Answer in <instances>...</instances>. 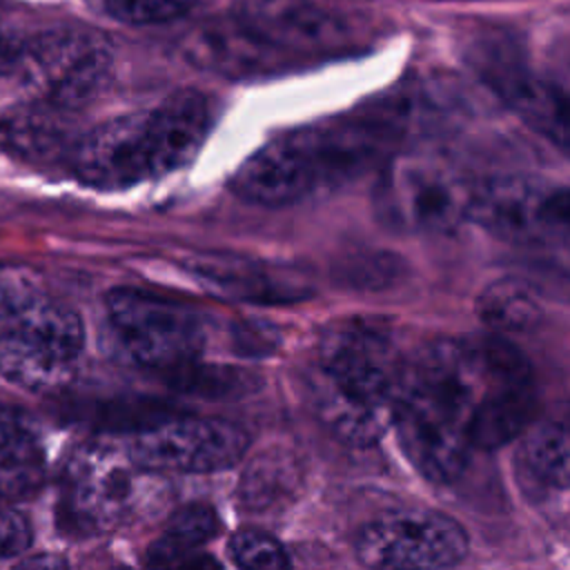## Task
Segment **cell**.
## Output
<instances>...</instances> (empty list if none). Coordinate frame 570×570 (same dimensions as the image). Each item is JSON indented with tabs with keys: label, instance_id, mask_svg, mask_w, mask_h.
Returning a JSON list of instances; mask_svg holds the SVG:
<instances>
[{
	"label": "cell",
	"instance_id": "1",
	"mask_svg": "<svg viewBox=\"0 0 570 570\" xmlns=\"http://www.w3.org/2000/svg\"><path fill=\"white\" fill-rule=\"evenodd\" d=\"M485 387L479 341L441 338L405 363L392 428L403 454L425 479L448 483L465 468Z\"/></svg>",
	"mask_w": 570,
	"mask_h": 570
},
{
	"label": "cell",
	"instance_id": "2",
	"mask_svg": "<svg viewBox=\"0 0 570 570\" xmlns=\"http://www.w3.org/2000/svg\"><path fill=\"white\" fill-rule=\"evenodd\" d=\"M405 358L392 327L374 318L330 323L307 390L321 423L352 445H370L392 425Z\"/></svg>",
	"mask_w": 570,
	"mask_h": 570
},
{
	"label": "cell",
	"instance_id": "3",
	"mask_svg": "<svg viewBox=\"0 0 570 570\" xmlns=\"http://www.w3.org/2000/svg\"><path fill=\"white\" fill-rule=\"evenodd\" d=\"M212 122L209 98L180 89L147 111L111 118L80 136L71 165L89 187L125 189L191 163Z\"/></svg>",
	"mask_w": 570,
	"mask_h": 570
},
{
	"label": "cell",
	"instance_id": "4",
	"mask_svg": "<svg viewBox=\"0 0 570 570\" xmlns=\"http://www.w3.org/2000/svg\"><path fill=\"white\" fill-rule=\"evenodd\" d=\"M390 140V125L376 120L303 127L252 154L234 174L232 189L254 205H292L361 174L385 154Z\"/></svg>",
	"mask_w": 570,
	"mask_h": 570
},
{
	"label": "cell",
	"instance_id": "5",
	"mask_svg": "<svg viewBox=\"0 0 570 570\" xmlns=\"http://www.w3.org/2000/svg\"><path fill=\"white\" fill-rule=\"evenodd\" d=\"M156 476L129 454L125 441L94 439L80 443L62 472L65 525L80 534L120 528L158 501Z\"/></svg>",
	"mask_w": 570,
	"mask_h": 570
},
{
	"label": "cell",
	"instance_id": "6",
	"mask_svg": "<svg viewBox=\"0 0 570 570\" xmlns=\"http://www.w3.org/2000/svg\"><path fill=\"white\" fill-rule=\"evenodd\" d=\"M85 345L80 316L36 294L0 318V374L29 392L67 387Z\"/></svg>",
	"mask_w": 570,
	"mask_h": 570
},
{
	"label": "cell",
	"instance_id": "7",
	"mask_svg": "<svg viewBox=\"0 0 570 570\" xmlns=\"http://www.w3.org/2000/svg\"><path fill=\"white\" fill-rule=\"evenodd\" d=\"M114 49L105 33L89 27L47 29L18 47L11 69L31 98L76 111L107 85Z\"/></svg>",
	"mask_w": 570,
	"mask_h": 570
},
{
	"label": "cell",
	"instance_id": "8",
	"mask_svg": "<svg viewBox=\"0 0 570 570\" xmlns=\"http://www.w3.org/2000/svg\"><path fill=\"white\" fill-rule=\"evenodd\" d=\"M107 321L120 352L140 367L174 372L207 343L205 318L178 301L120 287L107 296Z\"/></svg>",
	"mask_w": 570,
	"mask_h": 570
},
{
	"label": "cell",
	"instance_id": "9",
	"mask_svg": "<svg viewBox=\"0 0 570 570\" xmlns=\"http://www.w3.org/2000/svg\"><path fill=\"white\" fill-rule=\"evenodd\" d=\"M129 454L156 474H205L243 459L249 436L236 423L209 416H158L125 439Z\"/></svg>",
	"mask_w": 570,
	"mask_h": 570
},
{
	"label": "cell",
	"instance_id": "10",
	"mask_svg": "<svg viewBox=\"0 0 570 570\" xmlns=\"http://www.w3.org/2000/svg\"><path fill=\"white\" fill-rule=\"evenodd\" d=\"M474 183L452 165L428 158H399L379 187V209L410 232H450L470 218Z\"/></svg>",
	"mask_w": 570,
	"mask_h": 570
},
{
	"label": "cell",
	"instance_id": "11",
	"mask_svg": "<svg viewBox=\"0 0 570 570\" xmlns=\"http://www.w3.org/2000/svg\"><path fill=\"white\" fill-rule=\"evenodd\" d=\"M470 65L532 129L570 154V87L537 76L505 36L472 42Z\"/></svg>",
	"mask_w": 570,
	"mask_h": 570
},
{
	"label": "cell",
	"instance_id": "12",
	"mask_svg": "<svg viewBox=\"0 0 570 570\" xmlns=\"http://www.w3.org/2000/svg\"><path fill=\"white\" fill-rule=\"evenodd\" d=\"M465 554V530L452 517L432 510L376 519L356 539V557L367 568L436 570L456 566Z\"/></svg>",
	"mask_w": 570,
	"mask_h": 570
},
{
	"label": "cell",
	"instance_id": "13",
	"mask_svg": "<svg viewBox=\"0 0 570 570\" xmlns=\"http://www.w3.org/2000/svg\"><path fill=\"white\" fill-rule=\"evenodd\" d=\"M203 287L245 303L285 305L309 296V283L287 267L272 263L232 256V254H203L187 263Z\"/></svg>",
	"mask_w": 570,
	"mask_h": 570
},
{
	"label": "cell",
	"instance_id": "14",
	"mask_svg": "<svg viewBox=\"0 0 570 570\" xmlns=\"http://www.w3.org/2000/svg\"><path fill=\"white\" fill-rule=\"evenodd\" d=\"M183 51L200 69L234 78L276 71L287 56L240 16L198 24L183 40Z\"/></svg>",
	"mask_w": 570,
	"mask_h": 570
},
{
	"label": "cell",
	"instance_id": "15",
	"mask_svg": "<svg viewBox=\"0 0 570 570\" xmlns=\"http://www.w3.org/2000/svg\"><path fill=\"white\" fill-rule=\"evenodd\" d=\"M238 16L285 53L341 47L345 24L312 0H240Z\"/></svg>",
	"mask_w": 570,
	"mask_h": 570
},
{
	"label": "cell",
	"instance_id": "16",
	"mask_svg": "<svg viewBox=\"0 0 570 570\" xmlns=\"http://www.w3.org/2000/svg\"><path fill=\"white\" fill-rule=\"evenodd\" d=\"M80 138L73 136L71 111L29 98L0 111V151L24 163L71 160Z\"/></svg>",
	"mask_w": 570,
	"mask_h": 570
},
{
	"label": "cell",
	"instance_id": "17",
	"mask_svg": "<svg viewBox=\"0 0 570 570\" xmlns=\"http://www.w3.org/2000/svg\"><path fill=\"white\" fill-rule=\"evenodd\" d=\"M546 187L519 176H497L474 183L470 218L508 240H537L543 236L541 200Z\"/></svg>",
	"mask_w": 570,
	"mask_h": 570
},
{
	"label": "cell",
	"instance_id": "18",
	"mask_svg": "<svg viewBox=\"0 0 570 570\" xmlns=\"http://www.w3.org/2000/svg\"><path fill=\"white\" fill-rule=\"evenodd\" d=\"M517 470L532 490H570V414L539 423L523 434Z\"/></svg>",
	"mask_w": 570,
	"mask_h": 570
},
{
	"label": "cell",
	"instance_id": "19",
	"mask_svg": "<svg viewBox=\"0 0 570 570\" xmlns=\"http://www.w3.org/2000/svg\"><path fill=\"white\" fill-rule=\"evenodd\" d=\"M301 463L285 448H269L256 454L245 468L238 485V501L249 512L283 508L301 485Z\"/></svg>",
	"mask_w": 570,
	"mask_h": 570
},
{
	"label": "cell",
	"instance_id": "20",
	"mask_svg": "<svg viewBox=\"0 0 570 570\" xmlns=\"http://www.w3.org/2000/svg\"><path fill=\"white\" fill-rule=\"evenodd\" d=\"M42 468L38 432L29 416L0 405V492L13 494L29 490Z\"/></svg>",
	"mask_w": 570,
	"mask_h": 570
},
{
	"label": "cell",
	"instance_id": "21",
	"mask_svg": "<svg viewBox=\"0 0 570 570\" xmlns=\"http://www.w3.org/2000/svg\"><path fill=\"white\" fill-rule=\"evenodd\" d=\"M476 314L494 334H517L541 318V303L528 283L501 278L479 294Z\"/></svg>",
	"mask_w": 570,
	"mask_h": 570
},
{
	"label": "cell",
	"instance_id": "22",
	"mask_svg": "<svg viewBox=\"0 0 570 570\" xmlns=\"http://www.w3.org/2000/svg\"><path fill=\"white\" fill-rule=\"evenodd\" d=\"M218 532V517L209 505L194 503L174 512L163 534L151 543L147 561L154 566H169L185 559L189 552L205 546Z\"/></svg>",
	"mask_w": 570,
	"mask_h": 570
},
{
	"label": "cell",
	"instance_id": "23",
	"mask_svg": "<svg viewBox=\"0 0 570 570\" xmlns=\"http://www.w3.org/2000/svg\"><path fill=\"white\" fill-rule=\"evenodd\" d=\"M229 557L240 568L278 570L289 563L285 548L258 528H240L229 539Z\"/></svg>",
	"mask_w": 570,
	"mask_h": 570
},
{
	"label": "cell",
	"instance_id": "24",
	"mask_svg": "<svg viewBox=\"0 0 570 570\" xmlns=\"http://www.w3.org/2000/svg\"><path fill=\"white\" fill-rule=\"evenodd\" d=\"M198 0H105L107 13L127 24H163L187 16Z\"/></svg>",
	"mask_w": 570,
	"mask_h": 570
},
{
	"label": "cell",
	"instance_id": "25",
	"mask_svg": "<svg viewBox=\"0 0 570 570\" xmlns=\"http://www.w3.org/2000/svg\"><path fill=\"white\" fill-rule=\"evenodd\" d=\"M180 374V387L189 394H203V396H225V394H238L245 390L247 372L227 370V367H194V363H187L178 370Z\"/></svg>",
	"mask_w": 570,
	"mask_h": 570
},
{
	"label": "cell",
	"instance_id": "26",
	"mask_svg": "<svg viewBox=\"0 0 570 570\" xmlns=\"http://www.w3.org/2000/svg\"><path fill=\"white\" fill-rule=\"evenodd\" d=\"M543 236H559L570 240V187L546 189L541 200Z\"/></svg>",
	"mask_w": 570,
	"mask_h": 570
},
{
	"label": "cell",
	"instance_id": "27",
	"mask_svg": "<svg viewBox=\"0 0 570 570\" xmlns=\"http://www.w3.org/2000/svg\"><path fill=\"white\" fill-rule=\"evenodd\" d=\"M40 292L42 289L29 272L0 265V318Z\"/></svg>",
	"mask_w": 570,
	"mask_h": 570
},
{
	"label": "cell",
	"instance_id": "28",
	"mask_svg": "<svg viewBox=\"0 0 570 570\" xmlns=\"http://www.w3.org/2000/svg\"><path fill=\"white\" fill-rule=\"evenodd\" d=\"M31 543L27 519L9 508H0V561L20 554Z\"/></svg>",
	"mask_w": 570,
	"mask_h": 570
},
{
	"label": "cell",
	"instance_id": "29",
	"mask_svg": "<svg viewBox=\"0 0 570 570\" xmlns=\"http://www.w3.org/2000/svg\"><path fill=\"white\" fill-rule=\"evenodd\" d=\"M18 47H20V42H16L11 36L0 31V71L11 69V65L16 60V53H18Z\"/></svg>",
	"mask_w": 570,
	"mask_h": 570
},
{
	"label": "cell",
	"instance_id": "30",
	"mask_svg": "<svg viewBox=\"0 0 570 570\" xmlns=\"http://www.w3.org/2000/svg\"><path fill=\"white\" fill-rule=\"evenodd\" d=\"M568 87H570V85H568Z\"/></svg>",
	"mask_w": 570,
	"mask_h": 570
}]
</instances>
